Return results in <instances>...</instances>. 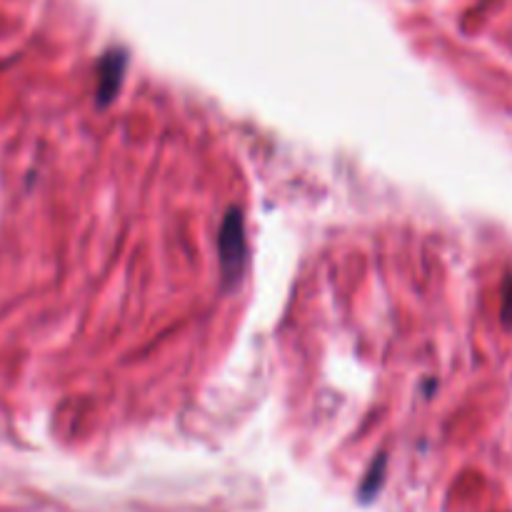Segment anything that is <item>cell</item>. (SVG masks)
I'll return each instance as SVG.
<instances>
[{"mask_svg":"<svg viewBox=\"0 0 512 512\" xmlns=\"http://www.w3.org/2000/svg\"><path fill=\"white\" fill-rule=\"evenodd\" d=\"M220 255H223V270L230 280L240 278V270L245 263V230L243 215L238 210H230L225 215L223 230H220Z\"/></svg>","mask_w":512,"mask_h":512,"instance_id":"1","label":"cell"},{"mask_svg":"<svg viewBox=\"0 0 512 512\" xmlns=\"http://www.w3.org/2000/svg\"><path fill=\"white\" fill-rule=\"evenodd\" d=\"M125 63H128V55L123 50H110L105 53V58L98 65V103L108 105L113 100V95L118 93L120 83H123Z\"/></svg>","mask_w":512,"mask_h":512,"instance_id":"2","label":"cell"},{"mask_svg":"<svg viewBox=\"0 0 512 512\" xmlns=\"http://www.w3.org/2000/svg\"><path fill=\"white\" fill-rule=\"evenodd\" d=\"M383 470H385V458H380V463L373 465V470H370V478L365 480L363 485V498L370 500L375 493H378L380 483H383Z\"/></svg>","mask_w":512,"mask_h":512,"instance_id":"3","label":"cell"},{"mask_svg":"<svg viewBox=\"0 0 512 512\" xmlns=\"http://www.w3.org/2000/svg\"><path fill=\"white\" fill-rule=\"evenodd\" d=\"M508 293H505V320L512 323V280H508Z\"/></svg>","mask_w":512,"mask_h":512,"instance_id":"4","label":"cell"}]
</instances>
